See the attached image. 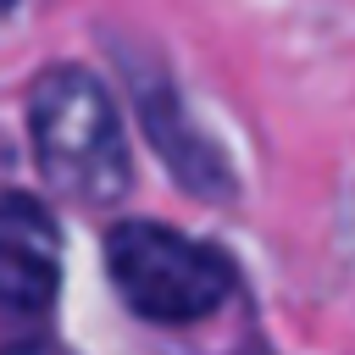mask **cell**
<instances>
[{
  "instance_id": "obj_1",
  "label": "cell",
  "mask_w": 355,
  "mask_h": 355,
  "mask_svg": "<svg viewBox=\"0 0 355 355\" xmlns=\"http://www.w3.org/2000/svg\"><path fill=\"white\" fill-rule=\"evenodd\" d=\"M28 139L44 183L72 205H116L133 189V155L116 100L89 67H44L33 78Z\"/></svg>"
},
{
  "instance_id": "obj_2",
  "label": "cell",
  "mask_w": 355,
  "mask_h": 355,
  "mask_svg": "<svg viewBox=\"0 0 355 355\" xmlns=\"http://www.w3.org/2000/svg\"><path fill=\"white\" fill-rule=\"evenodd\" d=\"M105 277L150 327H200L239 300V266L227 250L144 216L105 233Z\"/></svg>"
},
{
  "instance_id": "obj_3",
  "label": "cell",
  "mask_w": 355,
  "mask_h": 355,
  "mask_svg": "<svg viewBox=\"0 0 355 355\" xmlns=\"http://www.w3.org/2000/svg\"><path fill=\"white\" fill-rule=\"evenodd\" d=\"M116 61H122V78L133 89V111H139V128L150 139V150L161 155V166L172 172L178 189H189L194 200H233L239 178H233V161L222 155V144L189 116L178 83L166 78L161 61L116 44Z\"/></svg>"
},
{
  "instance_id": "obj_4",
  "label": "cell",
  "mask_w": 355,
  "mask_h": 355,
  "mask_svg": "<svg viewBox=\"0 0 355 355\" xmlns=\"http://www.w3.org/2000/svg\"><path fill=\"white\" fill-rule=\"evenodd\" d=\"M61 294V227L44 200L0 189V322H44Z\"/></svg>"
},
{
  "instance_id": "obj_5",
  "label": "cell",
  "mask_w": 355,
  "mask_h": 355,
  "mask_svg": "<svg viewBox=\"0 0 355 355\" xmlns=\"http://www.w3.org/2000/svg\"><path fill=\"white\" fill-rule=\"evenodd\" d=\"M0 355H72L55 338H22V344H0Z\"/></svg>"
},
{
  "instance_id": "obj_6",
  "label": "cell",
  "mask_w": 355,
  "mask_h": 355,
  "mask_svg": "<svg viewBox=\"0 0 355 355\" xmlns=\"http://www.w3.org/2000/svg\"><path fill=\"white\" fill-rule=\"evenodd\" d=\"M11 6H17V0H0V17H6V11H11Z\"/></svg>"
}]
</instances>
